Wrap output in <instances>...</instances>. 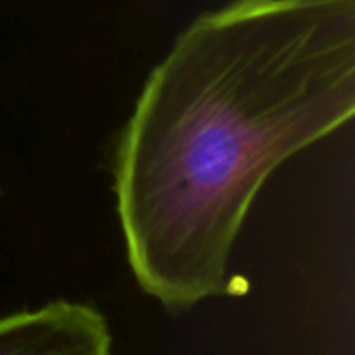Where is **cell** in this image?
Segmentation results:
<instances>
[{"label":"cell","mask_w":355,"mask_h":355,"mask_svg":"<svg viewBox=\"0 0 355 355\" xmlns=\"http://www.w3.org/2000/svg\"><path fill=\"white\" fill-rule=\"evenodd\" d=\"M355 114V0H233L150 71L112 191L129 268L171 312L235 293L229 264L270 175Z\"/></svg>","instance_id":"cell-1"},{"label":"cell","mask_w":355,"mask_h":355,"mask_svg":"<svg viewBox=\"0 0 355 355\" xmlns=\"http://www.w3.org/2000/svg\"><path fill=\"white\" fill-rule=\"evenodd\" d=\"M0 355H112V335L94 306L56 300L0 316Z\"/></svg>","instance_id":"cell-2"}]
</instances>
